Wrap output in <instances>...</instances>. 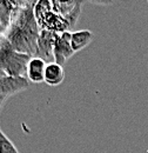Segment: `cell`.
<instances>
[{
	"instance_id": "obj_1",
	"label": "cell",
	"mask_w": 148,
	"mask_h": 153,
	"mask_svg": "<svg viewBox=\"0 0 148 153\" xmlns=\"http://www.w3.org/2000/svg\"><path fill=\"white\" fill-rule=\"evenodd\" d=\"M34 2L25 1L16 10L12 22L4 34L13 51L36 57L37 41L40 27L38 25L33 7Z\"/></svg>"
},
{
	"instance_id": "obj_2",
	"label": "cell",
	"mask_w": 148,
	"mask_h": 153,
	"mask_svg": "<svg viewBox=\"0 0 148 153\" xmlns=\"http://www.w3.org/2000/svg\"><path fill=\"white\" fill-rule=\"evenodd\" d=\"M31 56L12 51L5 61L4 72L7 76H25L27 73V65Z\"/></svg>"
},
{
	"instance_id": "obj_3",
	"label": "cell",
	"mask_w": 148,
	"mask_h": 153,
	"mask_svg": "<svg viewBox=\"0 0 148 153\" xmlns=\"http://www.w3.org/2000/svg\"><path fill=\"white\" fill-rule=\"evenodd\" d=\"M58 33L47 30H40L37 41V53L36 57L44 59L46 62H54L53 47Z\"/></svg>"
},
{
	"instance_id": "obj_4",
	"label": "cell",
	"mask_w": 148,
	"mask_h": 153,
	"mask_svg": "<svg viewBox=\"0 0 148 153\" xmlns=\"http://www.w3.org/2000/svg\"><path fill=\"white\" fill-rule=\"evenodd\" d=\"M74 54V51L71 46V33L62 32L56 36L53 47V58L54 62L62 66L65 61Z\"/></svg>"
},
{
	"instance_id": "obj_5",
	"label": "cell",
	"mask_w": 148,
	"mask_h": 153,
	"mask_svg": "<svg viewBox=\"0 0 148 153\" xmlns=\"http://www.w3.org/2000/svg\"><path fill=\"white\" fill-rule=\"evenodd\" d=\"M30 82L25 76H1L0 78V94L8 97L26 90Z\"/></svg>"
},
{
	"instance_id": "obj_6",
	"label": "cell",
	"mask_w": 148,
	"mask_h": 153,
	"mask_svg": "<svg viewBox=\"0 0 148 153\" xmlns=\"http://www.w3.org/2000/svg\"><path fill=\"white\" fill-rule=\"evenodd\" d=\"M47 62L38 57H32L28 61L27 65V73L26 79L33 84H40L44 81V74H45V68H46Z\"/></svg>"
},
{
	"instance_id": "obj_7",
	"label": "cell",
	"mask_w": 148,
	"mask_h": 153,
	"mask_svg": "<svg viewBox=\"0 0 148 153\" xmlns=\"http://www.w3.org/2000/svg\"><path fill=\"white\" fill-rule=\"evenodd\" d=\"M65 79V71L62 66L56 62H47L44 74V81L50 86H58Z\"/></svg>"
},
{
	"instance_id": "obj_8",
	"label": "cell",
	"mask_w": 148,
	"mask_h": 153,
	"mask_svg": "<svg viewBox=\"0 0 148 153\" xmlns=\"http://www.w3.org/2000/svg\"><path fill=\"white\" fill-rule=\"evenodd\" d=\"M17 8L18 4L14 0H0V24L6 30L10 27Z\"/></svg>"
},
{
	"instance_id": "obj_9",
	"label": "cell",
	"mask_w": 148,
	"mask_h": 153,
	"mask_svg": "<svg viewBox=\"0 0 148 153\" xmlns=\"http://www.w3.org/2000/svg\"><path fill=\"white\" fill-rule=\"evenodd\" d=\"M93 40V33L88 30H81L71 33V46L74 53L81 51Z\"/></svg>"
},
{
	"instance_id": "obj_10",
	"label": "cell",
	"mask_w": 148,
	"mask_h": 153,
	"mask_svg": "<svg viewBox=\"0 0 148 153\" xmlns=\"http://www.w3.org/2000/svg\"><path fill=\"white\" fill-rule=\"evenodd\" d=\"M0 153H19L16 145L0 130Z\"/></svg>"
},
{
	"instance_id": "obj_11",
	"label": "cell",
	"mask_w": 148,
	"mask_h": 153,
	"mask_svg": "<svg viewBox=\"0 0 148 153\" xmlns=\"http://www.w3.org/2000/svg\"><path fill=\"white\" fill-rule=\"evenodd\" d=\"M88 1L94 5H105V6L113 4V0H88Z\"/></svg>"
},
{
	"instance_id": "obj_12",
	"label": "cell",
	"mask_w": 148,
	"mask_h": 153,
	"mask_svg": "<svg viewBox=\"0 0 148 153\" xmlns=\"http://www.w3.org/2000/svg\"><path fill=\"white\" fill-rule=\"evenodd\" d=\"M6 33V28L0 24V36H2V34H5Z\"/></svg>"
},
{
	"instance_id": "obj_13",
	"label": "cell",
	"mask_w": 148,
	"mask_h": 153,
	"mask_svg": "<svg viewBox=\"0 0 148 153\" xmlns=\"http://www.w3.org/2000/svg\"><path fill=\"white\" fill-rule=\"evenodd\" d=\"M14 1H16V2L18 4V6H20V5H22V4H24V2L26 1V0H14Z\"/></svg>"
},
{
	"instance_id": "obj_14",
	"label": "cell",
	"mask_w": 148,
	"mask_h": 153,
	"mask_svg": "<svg viewBox=\"0 0 148 153\" xmlns=\"http://www.w3.org/2000/svg\"><path fill=\"white\" fill-rule=\"evenodd\" d=\"M147 2H148V0H147Z\"/></svg>"
}]
</instances>
